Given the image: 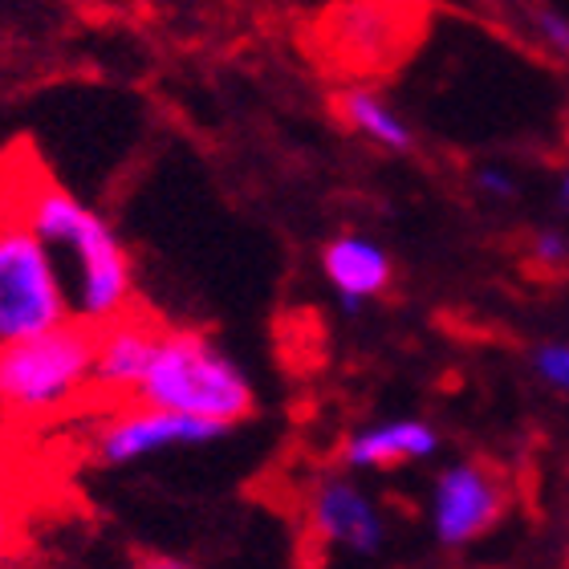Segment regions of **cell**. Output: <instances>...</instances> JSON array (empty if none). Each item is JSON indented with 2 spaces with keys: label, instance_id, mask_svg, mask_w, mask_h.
<instances>
[{
  "label": "cell",
  "instance_id": "5b68a950",
  "mask_svg": "<svg viewBox=\"0 0 569 569\" xmlns=\"http://www.w3.org/2000/svg\"><path fill=\"white\" fill-rule=\"evenodd\" d=\"M228 431H232V423H220V419H200L183 416V411H167V407L139 403L134 411H122L98 431L94 451L102 463L119 468V463H134L163 448H200V443H212Z\"/></svg>",
  "mask_w": 569,
  "mask_h": 569
},
{
  "label": "cell",
  "instance_id": "30bf717a",
  "mask_svg": "<svg viewBox=\"0 0 569 569\" xmlns=\"http://www.w3.org/2000/svg\"><path fill=\"white\" fill-rule=\"evenodd\" d=\"M439 451L436 427L423 419H387L367 431L350 436L346 443V463L350 468H395V463L431 460Z\"/></svg>",
  "mask_w": 569,
  "mask_h": 569
},
{
  "label": "cell",
  "instance_id": "8992f818",
  "mask_svg": "<svg viewBox=\"0 0 569 569\" xmlns=\"http://www.w3.org/2000/svg\"><path fill=\"white\" fill-rule=\"evenodd\" d=\"M505 509V492L480 463H456L448 472H439L436 492H431V525L436 541L448 549L472 546L476 537H485L497 525Z\"/></svg>",
  "mask_w": 569,
  "mask_h": 569
},
{
  "label": "cell",
  "instance_id": "9c48e42d",
  "mask_svg": "<svg viewBox=\"0 0 569 569\" xmlns=\"http://www.w3.org/2000/svg\"><path fill=\"white\" fill-rule=\"evenodd\" d=\"M321 273L338 289L346 313H358L391 284V257L367 237H338L321 249Z\"/></svg>",
  "mask_w": 569,
  "mask_h": 569
},
{
  "label": "cell",
  "instance_id": "5bb4252c",
  "mask_svg": "<svg viewBox=\"0 0 569 569\" xmlns=\"http://www.w3.org/2000/svg\"><path fill=\"white\" fill-rule=\"evenodd\" d=\"M476 188L485 191L488 200H512L517 196V179L505 167H480L476 171Z\"/></svg>",
  "mask_w": 569,
  "mask_h": 569
},
{
  "label": "cell",
  "instance_id": "3957f363",
  "mask_svg": "<svg viewBox=\"0 0 569 569\" xmlns=\"http://www.w3.org/2000/svg\"><path fill=\"white\" fill-rule=\"evenodd\" d=\"M98 326L66 318L41 333L0 346V407L21 419L66 411L90 391Z\"/></svg>",
  "mask_w": 569,
  "mask_h": 569
},
{
  "label": "cell",
  "instance_id": "8fae6325",
  "mask_svg": "<svg viewBox=\"0 0 569 569\" xmlns=\"http://www.w3.org/2000/svg\"><path fill=\"white\" fill-rule=\"evenodd\" d=\"M338 114H342L358 134H367L370 142H379L387 151H411V147H416L411 127H407L375 90H358V86L342 90V94H338Z\"/></svg>",
  "mask_w": 569,
  "mask_h": 569
},
{
  "label": "cell",
  "instance_id": "52a82bcc",
  "mask_svg": "<svg viewBox=\"0 0 569 569\" xmlns=\"http://www.w3.org/2000/svg\"><path fill=\"white\" fill-rule=\"evenodd\" d=\"M309 525L330 549H342V553H355V558H375L382 549V537H387L375 500L350 480H326L313 492Z\"/></svg>",
  "mask_w": 569,
  "mask_h": 569
},
{
  "label": "cell",
  "instance_id": "e0dca14e",
  "mask_svg": "<svg viewBox=\"0 0 569 569\" xmlns=\"http://www.w3.org/2000/svg\"><path fill=\"white\" fill-rule=\"evenodd\" d=\"M558 203L561 208H569V167L558 176Z\"/></svg>",
  "mask_w": 569,
  "mask_h": 569
},
{
  "label": "cell",
  "instance_id": "7a4b0ae2",
  "mask_svg": "<svg viewBox=\"0 0 569 569\" xmlns=\"http://www.w3.org/2000/svg\"><path fill=\"white\" fill-rule=\"evenodd\" d=\"M134 399L183 416L240 423L252 416V382L232 358L196 330H163Z\"/></svg>",
  "mask_w": 569,
  "mask_h": 569
},
{
  "label": "cell",
  "instance_id": "277c9868",
  "mask_svg": "<svg viewBox=\"0 0 569 569\" xmlns=\"http://www.w3.org/2000/svg\"><path fill=\"white\" fill-rule=\"evenodd\" d=\"M73 318L53 252L21 208L0 200V346Z\"/></svg>",
  "mask_w": 569,
  "mask_h": 569
},
{
  "label": "cell",
  "instance_id": "6da1fadb",
  "mask_svg": "<svg viewBox=\"0 0 569 569\" xmlns=\"http://www.w3.org/2000/svg\"><path fill=\"white\" fill-rule=\"evenodd\" d=\"M12 203L21 208L37 237L46 240L53 261L66 281L73 318L102 326V321L127 313L134 301V273L131 257L114 237V228L73 200L70 191L58 188L46 176H29L21 188L12 191Z\"/></svg>",
  "mask_w": 569,
  "mask_h": 569
},
{
  "label": "cell",
  "instance_id": "4fadbf2b",
  "mask_svg": "<svg viewBox=\"0 0 569 569\" xmlns=\"http://www.w3.org/2000/svg\"><path fill=\"white\" fill-rule=\"evenodd\" d=\"M533 261L546 269L569 264V240L561 232H533Z\"/></svg>",
  "mask_w": 569,
  "mask_h": 569
},
{
  "label": "cell",
  "instance_id": "9a60e30c",
  "mask_svg": "<svg viewBox=\"0 0 569 569\" xmlns=\"http://www.w3.org/2000/svg\"><path fill=\"white\" fill-rule=\"evenodd\" d=\"M537 29H541V37H546L549 46L569 58V21L566 17H558V12H541V17H537Z\"/></svg>",
  "mask_w": 569,
  "mask_h": 569
},
{
  "label": "cell",
  "instance_id": "ba28073f",
  "mask_svg": "<svg viewBox=\"0 0 569 569\" xmlns=\"http://www.w3.org/2000/svg\"><path fill=\"white\" fill-rule=\"evenodd\" d=\"M159 326L139 313H119L98 326L94 338V370H90V387L102 395H134V387L147 375L154 346H159Z\"/></svg>",
  "mask_w": 569,
  "mask_h": 569
},
{
  "label": "cell",
  "instance_id": "2e32d148",
  "mask_svg": "<svg viewBox=\"0 0 569 569\" xmlns=\"http://www.w3.org/2000/svg\"><path fill=\"white\" fill-rule=\"evenodd\" d=\"M12 541H17V525H12V517L4 512V505H0V558L12 553Z\"/></svg>",
  "mask_w": 569,
  "mask_h": 569
},
{
  "label": "cell",
  "instance_id": "7c38bea8",
  "mask_svg": "<svg viewBox=\"0 0 569 569\" xmlns=\"http://www.w3.org/2000/svg\"><path fill=\"white\" fill-rule=\"evenodd\" d=\"M533 370H537V379L546 382V387H553V391L569 395V342H546V346H537Z\"/></svg>",
  "mask_w": 569,
  "mask_h": 569
}]
</instances>
